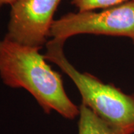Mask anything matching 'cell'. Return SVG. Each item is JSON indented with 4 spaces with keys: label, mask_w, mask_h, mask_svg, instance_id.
<instances>
[{
    "label": "cell",
    "mask_w": 134,
    "mask_h": 134,
    "mask_svg": "<svg viewBox=\"0 0 134 134\" xmlns=\"http://www.w3.org/2000/svg\"><path fill=\"white\" fill-rule=\"evenodd\" d=\"M40 48L4 38L0 41V77L5 85L23 88L46 114L57 112L66 119L79 115V107L65 91L61 75L46 63Z\"/></svg>",
    "instance_id": "1"
},
{
    "label": "cell",
    "mask_w": 134,
    "mask_h": 134,
    "mask_svg": "<svg viewBox=\"0 0 134 134\" xmlns=\"http://www.w3.org/2000/svg\"><path fill=\"white\" fill-rule=\"evenodd\" d=\"M64 40L52 39L46 44V60L56 64L74 82L82 104L91 109L125 134H134V94L125 93L113 83H105L88 72L78 71L63 52Z\"/></svg>",
    "instance_id": "2"
},
{
    "label": "cell",
    "mask_w": 134,
    "mask_h": 134,
    "mask_svg": "<svg viewBox=\"0 0 134 134\" xmlns=\"http://www.w3.org/2000/svg\"><path fill=\"white\" fill-rule=\"evenodd\" d=\"M82 34L125 37L134 44V0L104 9L69 13L54 20L50 37L66 41Z\"/></svg>",
    "instance_id": "3"
},
{
    "label": "cell",
    "mask_w": 134,
    "mask_h": 134,
    "mask_svg": "<svg viewBox=\"0 0 134 134\" xmlns=\"http://www.w3.org/2000/svg\"><path fill=\"white\" fill-rule=\"evenodd\" d=\"M61 0H16L10 5L5 38L41 49L46 44Z\"/></svg>",
    "instance_id": "4"
},
{
    "label": "cell",
    "mask_w": 134,
    "mask_h": 134,
    "mask_svg": "<svg viewBox=\"0 0 134 134\" xmlns=\"http://www.w3.org/2000/svg\"><path fill=\"white\" fill-rule=\"evenodd\" d=\"M78 134H125L102 119L89 107H79Z\"/></svg>",
    "instance_id": "5"
},
{
    "label": "cell",
    "mask_w": 134,
    "mask_h": 134,
    "mask_svg": "<svg viewBox=\"0 0 134 134\" xmlns=\"http://www.w3.org/2000/svg\"><path fill=\"white\" fill-rule=\"evenodd\" d=\"M129 0H72L78 11H89L96 9H107L128 2Z\"/></svg>",
    "instance_id": "6"
},
{
    "label": "cell",
    "mask_w": 134,
    "mask_h": 134,
    "mask_svg": "<svg viewBox=\"0 0 134 134\" xmlns=\"http://www.w3.org/2000/svg\"><path fill=\"white\" fill-rule=\"evenodd\" d=\"M16 0H0V10L5 5H11L13 3H14Z\"/></svg>",
    "instance_id": "7"
}]
</instances>
